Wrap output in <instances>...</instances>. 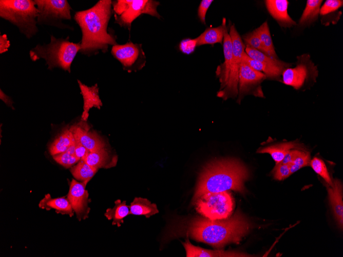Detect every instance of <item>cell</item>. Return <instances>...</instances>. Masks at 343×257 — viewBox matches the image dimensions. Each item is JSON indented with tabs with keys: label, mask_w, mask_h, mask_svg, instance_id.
<instances>
[{
	"label": "cell",
	"mask_w": 343,
	"mask_h": 257,
	"mask_svg": "<svg viewBox=\"0 0 343 257\" xmlns=\"http://www.w3.org/2000/svg\"><path fill=\"white\" fill-rule=\"evenodd\" d=\"M112 13L110 0H100L89 9L75 12L73 18L82 32L80 53L87 56L105 53L109 46L117 44L113 32L107 30Z\"/></svg>",
	"instance_id": "obj_1"
},
{
	"label": "cell",
	"mask_w": 343,
	"mask_h": 257,
	"mask_svg": "<svg viewBox=\"0 0 343 257\" xmlns=\"http://www.w3.org/2000/svg\"><path fill=\"white\" fill-rule=\"evenodd\" d=\"M250 175L247 167L236 159L212 161L200 173L193 200L208 193L234 190L244 193V183Z\"/></svg>",
	"instance_id": "obj_2"
},
{
	"label": "cell",
	"mask_w": 343,
	"mask_h": 257,
	"mask_svg": "<svg viewBox=\"0 0 343 257\" xmlns=\"http://www.w3.org/2000/svg\"><path fill=\"white\" fill-rule=\"evenodd\" d=\"M251 228L250 221L238 211L225 219H193L187 226L186 234L220 249L227 244L239 243Z\"/></svg>",
	"instance_id": "obj_3"
},
{
	"label": "cell",
	"mask_w": 343,
	"mask_h": 257,
	"mask_svg": "<svg viewBox=\"0 0 343 257\" xmlns=\"http://www.w3.org/2000/svg\"><path fill=\"white\" fill-rule=\"evenodd\" d=\"M69 39V36L58 38L50 35L49 44H38L29 51L31 60L35 62L43 58L49 70L59 68L70 73L71 65L81 50V44L71 42Z\"/></svg>",
	"instance_id": "obj_4"
},
{
	"label": "cell",
	"mask_w": 343,
	"mask_h": 257,
	"mask_svg": "<svg viewBox=\"0 0 343 257\" xmlns=\"http://www.w3.org/2000/svg\"><path fill=\"white\" fill-rule=\"evenodd\" d=\"M38 10L34 0H1L0 17L16 26L30 39L39 31Z\"/></svg>",
	"instance_id": "obj_5"
},
{
	"label": "cell",
	"mask_w": 343,
	"mask_h": 257,
	"mask_svg": "<svg viewBox=\"0 0 343 257\" xmlns=\"http://www.w3.org/2000/svg\"><path fill=\"white\" fill-rule=\"evenodd\" d=\"M159 5V2L153 0L112 1L115 23L130 31L132 22L143 14L160 18L161 16L157 10Z\"/></svg>",
	"instance_id": "obj_6"
},
{
	"label": "cell",
	"mask_w": 343,
	"mask_h": 257,
	"mask_svg": "<svg viewBox=\"0 0 343 257\" xmlns=\"http://www.w3.org/2000/svg\"><path fill=\"white\" fill-rule=\"evenodd\" d=\"M228 33L232 43L233 62L227 76L220 82V89L217 93L218 97L224 101L237 97L239 70L246 47L234 24L230 26Z\"/></svg>",
	"instance_id": "obj_7"
},
{
	"label": "cell",
	"mask_w": 343,
	"mask_h": 257,
	"mask_svg": "<svg viewBox=\"0 0 343 257\" xmlns=\"http://www.w3.org/2000/svg\"><path fill=\"white\" fill-rule=\"evenodd\" d=\"M38 10L37 24L55 27L61 29L73 28L63 23L71 19L69 3L66 0H34Z\"/></svg>",
	"instance_id": "obj_8"
},
{
	"label": "cell",
	"mask_w": 343,
	"mask_h": 257,
	"mask_svg": "<svg viewBox=\"0 0 343 257\" xmlns=\"http://www.w3.org/2000/svg\"><path fill=\"white\" fill-rule=\"evenodd\" d=\"M198 211L210 220H222L230 216L234 200L228 191L205 194L196 201Z\"/></svg>",
	"instance_id": "obj_9"
},
{
	"label": "cell",
	"mask_w": 343,
	"mask_h": 257,
	"mask_svg": "<svg viewBox=\"0 0 343 257\" xmlns=\"http://www.w3.org/2000/svg\"><path fill=\"white\" fill-rule=\"evenodd\" d=\"M296 59L295 66L287 68L281 75L283 84L299 90L316 82L318 70L309 54L298 55Z\"/></svg>",
	"instance_id": "obj_10"
},
{
	"label": "cell",
	"mask_w": 343,
	"mask_h": 257,
	"mask_svg": "<svg viewBox=\"0 0 343 257\" xmlns=\"http://www.w3.org/2000/svg\"><path fill=\"white\" fill-rule=\"evenodd\" d=\"M111 53L121 64L123 69L128 72L141 70L146 63L142 44L130 41L124 44L112 46Z\"/></svg>",
	"instance_id": "obj_11"
},
{
	"label": "cell",
	"mask_w": 343,
	"mask_h": 257,
	"mask_svg": "<svg viewBox=\"0 0 343 257\" xmlns=\"http://www.w3.org/2000/svg\"><path fill=\"white\" fill-rule=\"evenodd\" d=\"M266 78L263 73L253 69L242 60L239 73L237 103L240 104L244 96L250 94L264 97L261 83Z\"/></svg>",
	"instance_id": "obj_12"
},
{
	"label": "cell",
	"mask_w": 343,
	"mask_h": 257,
	"mask_svg": "<svg viewBox=\"0 0 343 257\" xmlns=\"http://www.w3.org/2000/svg\"><path fill=\"white\" fill-rule=\"evenodd\" d=\"M86 184L85 182L80 183L72 179L67 195V199L79 221L87 219L90 212L88 205L90 201L89 193L85 189Z\"/></svg>",
	"instance_id": "obj_13"
},
{
	"label": "cell",
	"mask_w": 343,
	"mask_h": 257,
	"mask_svg": "<svg viewBox=\"0 0 343 257\" xmlns=\"http://www.w3.org/2000/svg\"><path fill=\"white\" fill-rule=\"evenodd\" d=\"M72 126L69 129L75 140L90 152L105 148V144L97 133L89 131L85 125Z\"/></svg>",
	"instance_id": "obj_14"
},
{
	"label": "cell",
	"mask_w": 343,
	"mask_h": 257,
	"mask_svg": "<svg viewBox=\"0 0 343 257\" xmlns=\"http://www.w3.org/2000/svg\"><path fill=\"white\" fill-rule=\"evenodd\" d=\"M265 7L272 17L283 28H290L297 25L289 15L287 0H266Z\"/></svg>",
	"instance_id": "obj_15"
},
{
	"label": "cell",
	"mask_w": 343,
	"mask_h": 257,
	"mask_svg": "<svg viewBox=\"0 0 343 257\" xmlns=\"http://www.w3.org/2000/svg\"><path fill=\"white\" fill-rule=\"evenodd\" d=\"M78 82L84 102L83 112L81 118L82 121H86L89 116V110L92 107L100 109L103 104L99 97L97 84L91 87H88L79 80Z\"/></svg>",
	"instance_id": "obj_16"
},
{
	"label": "cell",
	"mask_w": 343,
	"mask_h": 257,
	"mask_svg": "<svg viewBox=\"0 0 343 257\" xmlns=\"http://www.w3.org/2000/svg\"><path fill=\"white\" fill-rule=\"evenodd\" d=\"M332 186H327V191L335 218L340 228L343 225L342 187L340 181L335 179Z\"/></svg>",
	"instance_id": "obj_17"
},
{
	"label": "cell",
	"mask_w": 343,
	"mask_h": 257,
	"mask_svg": "<svg viewBox=\"0 0 343 257\" xmlns=\"http://www.w3.org/2000/svg\"><path fill=\"white\" fill-rule=\"evenodd\" d=\"M186 251L187 257H227V256H249L244 253L223 250H212L203 249L192 245L189 241L188 236L184 243H182Z\"/></svg>",
	"instance_id": "obj_18"
},
{
	"label": "cell",
	"mask_w": 343,
	"mask_h": 257,
	"mask_svg": "<svg viewBox=\"0 0 343 257\" xmlns=\"http://www.w3.org/2000/svg\"><path fill=\"white\" fill-rule=\"evenodd\" d=\"M292 149L304 150L302 144L297 141H293L260 148L257 152L260 153L270 154L276 164H278L282 161L287 153Z\"/></svg>",
	"instance_id": "obj_19"
},
{
	"label": "cell",
	"mask_w": 343,
	"mask_h": 257,
	"mask_svg": "<svg viewBox=\"0 0 343 257\" xmlns=\"http://www.w3.org/2000/svg\"><path fill=\"white\" fill-rule=\"evenodd\" d=\"M223 49L224 60L223 63L218 66L216 71L219 82H222L227 76L233 62L232 43L226 26L224 29Z\"/></svg>",
	"instance_id": "obj_20"
},
{
	"label": "cell",
	"mask_w": 343,
	"mask_h": 257,
	"mask_svg": "<svg viewBox=\"0 0 343 257\" xmlns=\"http://www.w3.org/2000/svg\"><path fill=\"white\" fill-rule=\"evenodd\" d=\"M39 207L46 210L54 209L56 212L62 214H67L72 216L74 211L71 205L65 197L52 198L49 194H47L40 202Z\"/></svg>",
	"instance_id": "obj_21"
},
{
	"label": "cell",
	"mask_w": 343,
	"mask_h": 257,
	"mask_svg": "<svg viewBox=\"0 0 343 257\" xmlns=\"http://www.w3.org/2000/svg\"><path fill=\"white\" fill-rule=\"evenodd\" d=\"M226 19L223 17L222 23L217 27L206 28L197 38V47L203 45H214L223 43Z\"/></svg>",
	"instance_id": "obj_22"
},
{
	"label": "cell",
	"mask_w": 343,
	"mask_h": 257,
	"mask_svg": "<svg viewBox=\"0 0 343 257\" xmlns=\"http://www.w3.org/2000/svg\"><path fill=\"white\" fill-rule=\"evenodd\" d=\"M242 60L253 69L263 73L266 78L279 79L285 70L254 60L249 56L245 51L242 54Z\"/></svg>",
	"instance_id": "obj_23"
},
{
	"label": "cell",
	"mask_w": 343,
	"mask_h": 257,
	"mask_svg": "<svg viewBox=\"0 0 343 257\" xmlns=\"http://www.w3.org/2000/svg\"><path fill=\"white\" fill-rule=\"evenodd\" d=\"M129 214L144 215L149 218L159 212L156 204L151 203L148 199L135 197L129 206Z\"/></svg>",
	"instance_id": "obj_24"
},
{
	"label": "cell",
	"mask_w": 343,
	"mask_h": 257,
	"mask_svg": "<svg viewBox=\"0 0 343 257\" xmlns=\"http://www.w3.org/2000/svg\"><path fill=\"white\" fill-rule=\"evenodd\" d=\"M322 2V0L307 1L305 8L298 22L299 26L308 27L317 20Z\"/></svg>",
	"instance_id": "obj_25"
},
{
	"label": "cell",
	"mask_w": 343,
	"mask_h": 257,
	"mask_svg": "<svg viewBox=\"0 0 343 257\" xmlns=\"http://www.w3.org/2000/svg\"><path fill=\"white\" fill-rule=\"evenodd\" d=\"M112 208H108L104 214L108 220H112V224L120 227L124 223V219L129 215V206L126 205V201L117 200L115 202Z\"/></svg>",
	"instance_id": "obj_26"
},
{
	"label": "cell",
	"mask_w": 343,
	"mask_h": 257,
	"mask_svg": "<svg viewBox=\"0 0 343 257\" xmlns=\"http://www.w3.org/2000/svg\"><path fill=\"white\" fill-rule=\"evenodd\" d=\"M74 140L70 129H64L50 145L49 150L50 154L54 155L66 152Z\"/></svg>",
	"instance_id": "obj_27"
},
{
	"label": "cell",
	"mask_w": 343,
	"mask_h": 257,
	"mask_svg": "<svg viewBox=\"0 0 343 257\" xmlns=\"http://www.w3.org/2000/svg\"><path fill=\"white\" fill-rule=\"evenodd\" d=\"M89 165L97 169L113 166L110 163V157L105 148L91 151L88 153L83 160Z\"/></svg>",
	"instance_id": "obj_28"
},
{
	"label": "cell",
	"mask_w": 343,
	"mask_h": 257,
	"mask_svg": "<svg viewBox=\"0 0 343 257\" xmlns=\"http://www.w3.org/2000/svg\"><path fill=\"white\" fill-rule=\"evenodd\" d=\"M245 52L249 56L254 60L284 69L292 67L293 65L292 63H286L278 58H273L264 53L247 46L245 47Z\"/></svg>",
	"instance_id": "obj_29"
},
{
	"label": "cell",
	"mask_w": 343,
	"mask_h": 257,
	"mask_svg": "<svg viewBox=\"0 0 343 257\" xmlns=\"http://www.w3.org/2000/svg\"><path fill=\"white\" fill-rule=\"evenodd\" d=\"M98 170V169L89 165L83 160H80L70 169V172L74 178L86 183L91 179Z\"/></svg>",
	"instance_id": "obj_30"
},
{
	"label": "cell",
	"mask_w": 343,
	"mask_h": 257,
	"mask_svg": "<svg viewBox=\"0 0 343 257\" xmlns=\"http://www.w3.org/2000/svg\"><path fill=\"white\" fill-rule=\"evenodd\" d=\"M256 30L267 55L273 58L278 59V57L275 52L268 22H264L259 27L257 28Z\"/></svg>",
	"instance_id": "obj_31"
},
{
	"label": "cell",
	"mask_w": 343,
	"mask_h": 257,
	"mask_svg": "<svg viewBox=\"0 0 343 257\" xmlns=\"http://www.w3.org/2000/svg\"><path fill=\"white\" fill-rule=\"evenodd\" d=\"M313 170L320 175L328 184L332 186L333 184L328 169L325 163L321 159L315 157L311 160L310 165Z\"/></svg>",
	"instance_id": "obj_32"
},
{
	"label": "cell",
	"mask_w": 343,
	"mask_h": 257,
	"mask_svg": "<svg viewBox=\"0 0 343 257\" xmlns=\"http://www.w3.org/2000/svg\"><path fill=\"white\" fill-rule=\"evenodd\" d=\"M241 38L245 46H247L251 48L260 51L267 55L266 52L262 45L256 28L254 30L243 35Z\"/></svg>",
	"instance_id": "obj_33"
},
{
	"label": "cell",
	"mask_w": 343,
	"mask_h": 257,
	"mask_svg": "<svg viewBox=\"0 0 343 257\" xmlns=\"http://www.w3.org/2000/svg\"><path fill=\"white\" fill-rule=\"evenodd\" d=\"M310 153L305 150H300L293 162L289 164L291 174L297 171L300 168L310 165Z\"/></svg>",
	"instance_id": "obj_34"
},
{
	"label": "cell",
	"mask_w": 343,
	"mask_h": 257,
	"mask_svg": "<svg viewBox=\"0 0 343 257\" xmlns=\"http://www.w3.org/2000/svg\"><path fill=\"white\" fill-rule=\"evenodd\" d=\"M53 158L58 163L65 168L72 167L80 161L74 155L70 154L66 152L53 155Z\"/></svg>",
	"instance_id": "obj_35"
},
{
	"label": "cell",
	"mask_w": 343,
	"mask_h": 257,
	"mask_svg": "<svg viewBox=\"0 0 343 257\" xmlns=\"http://www.w3.org/2000/svg\"><path fill=\"white\" fill-rule=\"evenodd\" d=\"M343 5L342 0H327L320 7L319 15L323 16L337 10Z\"/></svg>",
	"instance_id": "obj_36"
},
{
	"label": "cell",
	"mask_w": 343,
	"mask_h": 257,
	"mask_svg": "<svg viewBox=\"0 0 343 257\" xmlns=\"http://www.w3.org/2000/svg\"><path fill=\"white\" fill-rule=\"evenodd\" d=\"M272 172L274 178L279 181L283 180L292 174L289 164H284L281 163L276 164Z\"/></svg>",
	"instance_id": "obj_37"
},
{
	"label": "cell",
	"mask_w": 343,
	"mask_h": 257,
	"mask_svg": "<svg viewBox=\"0 0 343 257\" xmlns=\"http://www.w3.org/2000/svg\"><path fill=\"white\" fill-rule=\"evenodd\" d=\"M197 47V38H189L184 39L179 44V50L186 54H191Z\"/></svg>",
	"instance_id": "obj_38"
},
{
	"label": "cell",
	"mask_w": 343,
	"mask_h": 257,
	"mask_svg": "<svg viewBox=\"0 0 343 257\" xmlns=\"http://www.w3.org/2000/svg\"><path fill=\"white\" fill-rule=\"evenodd\" d=\"M213 2V0H202L200 3L197 12L198 16L200 22L203 24L206 23V14Z\"/></svg>",
	"instance_id": "obj_39"
},
{
	"label": "cell",
	"mask_w": 343,
	"mask_h": 257,
	"mask_svg": "<svg viewBox=\"0 0 343 257\" xmlns=\"http://www.w3.org/2000/svg\"><path fill=\"white\" fill-rule=\"evenodd\" d=\"M75 142V149L74 155L80 160H83L89 152V151L76 140Z\"/></svg>",
	"instance_id": "obj_40"
},
{
	"label": "cell",
	"mask_w": 343,
	"mask_h": 257,
	"mask_svg": "<svg viewBox=\"0 0 343 257\" xmlns=\"http://www.w3.org/2000/svg\"><path fill=\"white\" fill-rule=\"evenodd\" d=\"M300 150L298 149H292L290 150L280 162L284 164H289L293 162L295 157L299 153Z\"/></svg>",
	"instance_id": "obj_41"
},
{
	"label": "cell",
	"mask_w": 343,
	"mask_h": 257,
	"mask_svg": "<svg viewBox=\"0 0 343 257\" xmlns=\"http://www.w3.org/2000/svg\"><path fill=\"white\" fill-rule=\"evenodd\" d=\"M10 43L6 34L0 35V53L2 54L8 50Z\"/></svg>",
	"instance_id": "obj_42"
},
{
	"label": "cell",
	"mask_w": 343,
	"mask_h": 257,
	"mask_svg": "<svg viewBox=\"0 0 343 257\" xmlns=\"http://www.w3.org/2000/svg\"><path fill=\"white\" fill-rule=\"evenodd\" d=\"M0 98L8 106L12 108V109H14V107L13 106V101L11 100V98L8 95H7L3 91L2 89L0 90Z\"/></svg>",
	"instance_id": "obj_43"
},
{
	"label": "cell",
	"mask_w": 343,
	"mask_h": 257,
	"mask_svg": "<svg viewBox=\"0 0 343 257\" xmlns=\"http://www.w3.org/2000/svg\"><path fill=\"white\" fill-rule=\"evenodd\" d=\"M75 144L76 142L75 140L66 152L70 154L74 155L75 149Z\"/></svg>",
	"instance_id": "obj_44"
}]
</instances>
